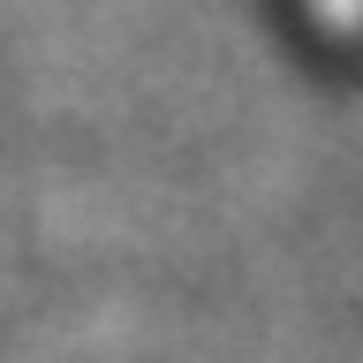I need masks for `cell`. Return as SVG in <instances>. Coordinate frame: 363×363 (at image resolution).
Here are the masks:
<instances>
[{"label": "cell", "mask_w": 363, "mask_h": 363, "mask_svg": "<svg viewBox=\"0 0 363 363\" xmlns=\"http://www.w3.org/2000/svg\"><path fill=\"white\" fill-rule=\"evenodd\" d=\"M303 16L325 38H363V0H303Z\"/></svg>", "instance_id": "1"}]
</instances>
